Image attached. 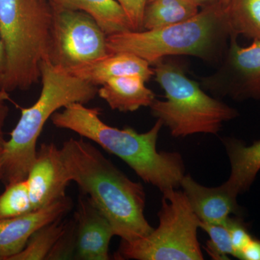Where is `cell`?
<instances>
[{
	"instance_id": "22",
	"label": "cell",
	"mask_w": 260,
	"mask_h": 260,
	"mask_svg": "<svg viewBox=\"0 0 260 260\" xmlns=\"http://www.w3.org/2000/svg\"><path fill=\"white\" fill-rule=\"evenodd\" d=\"M200 228L209 236L205 249L214 260L229 259V255L234 256V250L229 229L225 223L210 224L200 221Z\"/></svg>"
},
{
	"instance_id": "26",
	"label": "cell",
	"mask_w": 260,
	"mask_h": 260,
	"mask_svg": "<svg viewBox=\"0 0 260 260\" xmlns=\"http://www.w3.org/2000/svg\"><path fill=\"white\" fill-rule=\"evenodd\" d=\"M9 99V93L0 90V183L3 181V159L7 141L5 139L4 127L9 115L10 108L8 104Z\"/></svg>"
},
{
	"instance_id": "14",
	"label": "cell",
	"mask_w": 260,
	"mask_h": 260,
	"mask_svg": "<svg viewBox=\"0 0 260 260\" xmlns=\"http://www.w3.org/2000/svg\"><path fill=\"white\" fill-rule=\"evenodd\" d=\"M67 71L96 86L119 77L140 75L148 81L154 75L148 61L127 52L111 53L93 62Z\"/></svg>"
},
{
	"instance_id": "24",
	"label": "cell",
	"mask_w": 260,
	"mask_h": 260,
	"mask_svg": "<svg viewBox=\"0 0 260 260\" xmlns=\"http://www.w3.org/2000/svg\"><path fill=\"white\" fill-rule=\"evenodd\" d=\"M239 217L237 215L236 218H231L230 216L225 223L230 234L234 256L237 258H239L243 249L252 239L245 224Z\"/></svg>"
},
{
	"instance_id": "5",
	"label": "cell",
	"mask_w": 260,
	"mask_h": 260,
	"mask_svg": "<svg viewBox=\"0 0 260 260\" xmlns=\"http://www.w3.org/2000/svg\"><path fill=\"white\" fill-rule=\"evenodd\" d=\"M230 38L225 5H210L189 20L154 30H131L108 36L111 53L127 52L149 64L167 56L190 55L213 60Z\"/></svg>"
},
{
	"instance_id": "11",
	"label": "cell",
	"mask_w": 260,
	"mask_h": 260,
	"mask_svg": "<svg viewBox=\"0 0 260 260\" xmlns=\"http://www.w3.org/2000/svg\"><path fill=\"white\" fill-rule=\"evenodd\" d=\"M73 219L76 229L75 259H110L109 245L115 236L114 229L88 195L81 193Z\"/></svg>"
},
{
	"instance_id": "30",
	"label": "cell",
	"mask_w": 260,
	"mask_h": 260,
	"mask_svg": "<svg viewBox=\"0 0 260 260\" xmlns=\"http://www.w3.org/2000/svg\"><path fill=\"white\" fill-rule=\"evenodd\" d=\"M220 3H222V4L225 5H227L229 4V2H230V0H220Z\"/></svg>"
},
{
	"instance_id": "29",
	"label": "cell",
	"mask_w": 260,
	"mask_h": 260,
	"mask_svg": "<svg viewBox=\"0 0 260 260\" xmlns=\"http://www.w3.org/2000/svg\"><path fill=\"white\" fill-rule=\"evenodd\" d=\"M191 1L194 2V3H198L201 6L202 5L205 4V3H209L211 1H220V0H191Z\"/></svg>"
},
{
	"instance_id": "6",
	"label": "cell",
	"mask_w": 260,
	"mask_h": 260,
	"mask_svg": "<svg viewBox=\"0 0 260 260\" xmlns=\"http://www.w3.org/2000/svg\"><path fill=\"white\" fill-rule=\"evenodd\" d=\"M155 65V80L165 91L167 100L155 99L150 107L173 136L215 135L223 122L238 116L236 109L207 95L179 65L162 61Z\"/></svg>"
},
{
	"instance_id": "20",
	"label": "cell",
	"mask_w": 260,
	"mask_h": 260,
	"mask_svg": "<svg viewBox=\"0 0 260 260\" xmlns=\"http://www.w3.org/2000/svg\"><path fill=\"white\" fill-rule=\"evenodd\" d=\"M66 223L61 218L42 227L32 234L23 250L10 260H47L53 246L64 232Z\"/></svg>"
},
{
	"instance_id": "27",
	"label": "cell",
	"mask_w": 260,
	"mask_h": 260,
	"mask_svg": "<svg viewBox=\"0 0 260 260\" xmlns=\"http://www.w3.org/2000/svg\"><path fill=\"white\" fill-rule=\"evenodd\" d=\"M239 259L243 260H260V239H251L243 249Z\"/></svg>"
},
{
	"instance_id": "9",
	"label": "cell",
	"mask_w": 260,
	"mask_h": 260,
	"mask_svg": "<svg viewBox=\"0 0 260 260\" xmlns=\"http://www.w3.org/2000/svg\"><path fill=\"white\" fill-rule=\"evenodd\" d=\"M231 36L225 61L218 73L204 78L210 90L237 100L260 99V41L254 40L247 47Z\"/></svg>"
},
{
	"instance_id": "25",
	"label": "cell",
	"mask_w": 260,
	"mask_h": 260,
	"mask_svg": "<svg viewBox=\"0 0 260 260\" xmlns=\"http://www.w3.org/2000/svg\"><path fill=\"white\" fill-rule=\"evenodd\" d=\"M129 18L133 30H143V19L148 0H117Z\"/></svg>"
},
{
	"instance_id": "4",
	"label": "cell",
	"mask_w": 260,
	"mask_h": 260,
	"mask_svg": "<svg viewBox=\"0 0 260 260\" xmlns=\"http://www.w3.org/2000/svg\"><path fill=\"white\" fill-rule=\"evenodd\" d=\"M54 8L49 0H0V37L5 70L0 90H26L49 59Z\"/></svg>"
},
{
	"instance_id": "21",
	"label": "cell",
	"mask_w": 260,
	"mask_h": 260,
	"mask_svg": "<svg viewBox=\"0 0 260 260\" xmlns=\"http://www.w3.org/2000/svg\"><path fill=\"white\" fill-rule=\"evenodd\" d=\"M34 210L26 179L5 186L0 194V219L20 216Z\"/></svg>"
},
{
	"instance_id": "18",
	"label": "cell",
	"mask_w": 260,
	"mask_h": 260,
	"mask_svg": "<svg viewBox=\"0 0 260 260\" xmlns=\"http://www.w3.org/2000/svg\"><path fill=\"white\" fill-rule=\"evenodd\" d=\"M200 6L191 0L148 2L143 14V30L164 28L185 21L198 14Z\"/></svg>"
},
{
	"instance_id": "28",
	"label": "cell",
	"mask_w": 260,
	"mask_h": 260,
	"mask_svg": "<svg viewBox=\"0 0 260 260\" xmlns=\"http://www.w3.org/2000/svg\"><path fill=\"white\" fill-rule=\"evenodd\" d=\"M5 70V57L4 48H3V42H2L1 37H0V86L3 83V78H4Z\"/></svg>"
},
{
	"instance_id": "12",
	"label": "cell",
	"mask_w": 260,
	"mask_h": 260,
	"mask_svg": "<svg viewBox=\"0 0 260 260\" xmlns=\"http://www.w3.org/2000/svg\"><path fill=\"white\" fill-rule=\"evenodd\" d=\"M72 207L71 199L65 196L20 216L0 219V260H10L23 250L34 233L64 217Z\"/></svg>"
},
{
	"instance_id": "13",
	"label": "cell",
	"mask_w": 260,
	"mask_h": 260,
	"mask_svg": "<svg viewBox=\"0 0 260 260\" xmlns=\"http://www.w3.org/2000/svg\"><path fill=\"white\" fill-rule=\"evenodd\" d=\"M181 186L191 209L203 223L224 224L234 215L241 211L237 198L223 184L218 187H207L196 182L189 175L184 176Z\"/></svg>"
},
{
	"instance_id": "23",
	"label": "cell",
	"mask_w": 260,
	"mask_h": 260,
	"mask_svg": "<svg viewBox=\"0 0 260 260\" xmlns=\"http://www.w3.org/2000/svg\"><path fill=\"white\" fill-rule=\"evenodd\" d=\"M76 253V229L74 219L67 221L64 232L56 241L47 260L75 259Z\"/></svg>"
},
{
	"instance_id": "10",
	"label": "cell",
	"mask_w": 260,
	"mask_h": 260,
	"mask_svg": "<svg viewBox=\"0 0 260 260\" xmlns=\"http://www.w3.org/2000/svg\"><path fill=\"white\" fill-rule=\"evenodd\" d=\"M34 210L48 206L66 196L70 180L60 148L42 143L26 178Z\"/></svg>"
},
{
	"instance_id": "16",
	"label": "cell",
	"mask_w": 260,
	"mask_h": 260,
	"mask_svg": "<svg viewBox=\"0 0 260 260\" xmlns=\"http://www.w3.org/2000/svg\"><path fill=\"white\" fill-rule=\"evenodd\" d=\"M231 164V174L223 185L235 196L245 192L260 170V140L246 146L233 138L224 140Z\"/></svg>"
},
{
	"instance_id": "31",
	"label": "cell",
	"mask_w": 260,
	"mask_h": 260,
	"mask_svg": "<svg viewBox=\"0 0 260 260\" xmlns=\"http://www.w3.org/2000/svg\"><path fill=\"white\" fill-rule=\"evenodd\" d=\"M153 1V0H148V2L147 3H148V2Z\"/></svg>"
},
{
	"instance_id": "19",
	"label": "cell",
	"mask_w": 260,
	"mask_h": 260,
	"mask_svg": "<svg viewBox=\"0 0 260 260\" xmlns=\"http://www.w3.org/2000/svg\"><path fill=\"white\" fill-rule=\"evenodd\" d=\"M225 10L230 37L260 41V0H230Z\"/></svg>"
},
{
	"instance_id": "8",
	"label": "cell",
	"mask_w": 260,
	"mask_h": 260,
	"mask_svg": "<svg viewBox=\"0 0 260 260\" xmlns=\"http://www.w3.org/2000/svg\"><path fill=\"white\" fill-rule=\"evenodd\" d=\"M49 61L68 70L109 54L107 35L90 15L54 6Z\"/></svg>"
},
{
	"instance_id": "17",
	"label": "cell",
	"mask_w": 260,
	"mask_h": 260,
	"mask_svg": "<svg viewBox=\"0 0 260 260\" xmlns=\"http://www.w3.org/2000/svg\"><path fill=\"white\" fill-rule=\"evenodd\" d=\"M59 8L85 12L108 36L133 30L124 8L117 0H49Z\"/></svg>"
},
{
	"instance_id": "7",
	"label": "cell",
	"mask_w": 260,
	"mask_h": 260,
	"mask_svg": "<svg viewBox=\"0 0 260 260\" xmlns=\"http://www.w3.org/2000/svg\"><path fill=\"white\" fill-rule=\"evenodd\" d=\"M159 225L146 237L121 240L114 254L118 260H202L198 239L200 219L191 209L184 191L162 192Z\"/></svg>"
},
{
	"instance_id": "3",
	"label": "cell",
	"mask_w": 260,
	"mask_h": 260,
	"mask_svg": "<svg viewBox=\"0 0 260 260\" xmlns=\"http://www.w3.org/2000/svg\"><path fill=\"white\" fill-rule=\"evenodd\" d=\"M41 78L40 96L31 107L20 109V119L5 143L2 181L5 186L26 179L37 156L38 139L48 119L73 103L91 102L99 90L49 59L41 64Z\"/></svg>"
},
{
	"instance_id": "15",
	"label": "cell",
	"mask_w": 260,
	"mask_h": 260,
	"mask_svg": "<svg viewBox=\"0 0 260 260\" xmlns=\"http://www.w3.org/2000/svg\"><path fill=\"white\" fill-rule=\"evenodd\" d=\"M146 80L140 75H127L108 80L98 90L99 96L113 110L133 112L140 108L150 107L155 93L145 85Z\"/></svg>"
},
{
	"instance_id": "2",
	"label": "cell",
	"mask_w": 260,
	"mask_h": 260,
	"mask_svg": "<svg viewBox=\"0 0 260 260\" xmlns=\"http://www.w3.org/2000/svg\"><path fill=\"white\" fill-rule=\"evenodd\" d=\"M100 115L99 108L73 103L62 112L54 113L51 120L56 127L74 132L121 159L145 182L161 192L181 186L185 174L180 154L157 150L159 133L164 126L160 119L149 131L138 133L133 128L121 129L108 125Z\"/></svg>"
},
{
	"instance_id": "1",
	"label": "cell",
	"mask_w": 260,
	"mask_h": 260,
	"mask_svg": "<svg viewBox=\"0 0 260 260\" xmlns=\"http://www.w3.org/2000/svg\"><path fill=\"white\" fill-rule=\"evenodd\" d=\"M60 150L70 180L107 217L115 236L133 241L153 232L145 218L146 196L140 183L132 181L83 138L66 140Z\"/></svg>"
}]
</instances>
